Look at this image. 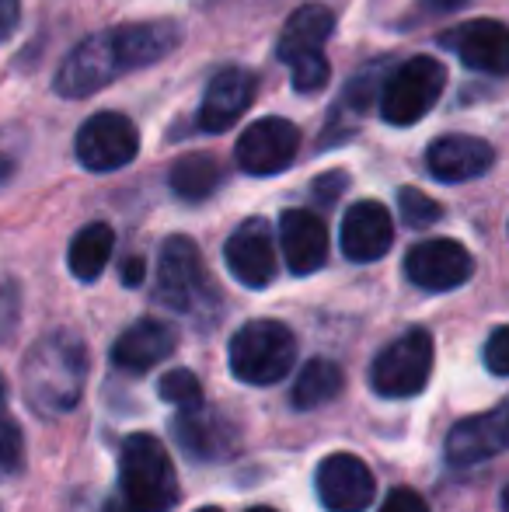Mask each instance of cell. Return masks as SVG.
Here are the masks:
<instances>
[{"instance_id": "obj_1", "label": "cell", "mask_w": 509, "mask_h": 512, "mask_svg": "<svg viewBox=\"0 0 509 512\" xmlns=\"http://www.w3.org/2000/svg\"><path fill=\"white\" fill-rule=\"evenodd\" d=\"M88 380V349L74 331H49L25 356L21 384L35 411L56 418L77 408Z\"/></svg>"}, {"instance_id": "obj_2", "label": "cell", "mask_w": 509, "mask_h": 512, "mask_svg": "<svg viewBox=\"0 0 509 512\" xmlns=\"http://www.w3.org/2000/svg\"><path fill=\"white\" fill-rule=\"evenodd\" d=\"M119 495L126 512H168L178 502V481L168 450L147 432H133L123 443Z\"/></svg>"}, {"instance_id": "obj_3", "label": "cell", "mask_w": 509, "mask_h": 512, "mask_svg": "<svg viewBox=\"0 0 509 512\" xmlns=\"http://www.w3.org/2000/svg\"><path fill=\"white\" fill-rule=\"evenodd\" d=\"M293 359H297V338L283 321H269V317L238 328V335L231 338V349H227L231 373L241 384L252 387L279 384L293 370Z\"/></svg>"}, {"instance_id": "obj_4", "label": "cell", "mask_w": 509, "mask_h": 512, "mask_svg": "<svg viewBox=\"0 0 509 512\" xmlns=\"http://www.w3.org/2000/svg\"><path fill=\"white\" fill-rule=\"evenodd\" d=\"M447 88V67L433 56L405 60L381 88V115L391 126H415L433 112Z\"/></svg>"}, {"instance_id": "obj_5", "label": "cell", "mask_w": 509, "mask_h": 512, "mask_svg": "<svg viewBox=\"0 0 509 512\" xmlns=\"http://www.w3.org/2000/svg\"><path fill=\"white\" fill-rule=\"evenodd\" d=\"M433 377V335L426 328H408L377 352L370 366V387L381 398H415Z\"/></svg>"}, {"instance_id": "obj_6", "label": "cell", "mask_w": 509, "mask_h": 512, "mask_svg": "<svg viewBox=\"0 0 509 512\" xmlns=\"http://www.w3.org/2000/svg\"><path fill=\"white\" fill-rule=\"evenodd\" d=\"M123 74H126V67L116 46V32L109 28V32L88 35V39L70 49V56L60 63V70H56L53 91L63 98H88V95H98L102 88H109V84Z\"/></svg>"}, {"instance_id": "obj_7", "label": "cell", "mask_w": 509, "mask_h": 512, "mask_svg": "<svg viewBox=\"0 0 509 512\" xmlns=\"http://www.w3.org/2000/svg\"><path fill=\"white\" fill-rule=\"evenodd\" d=\"M74 150L84 168L105 175V171H119L133 161L136 150H140V133H136V126L126 115L98 112L81 126Z\"/></svg>"}, {"instance_id": "obj_8", "label": "cell", "mask_w": 509, "mask_h": 512, "mask_svg": "<svg viewBox=\"0 0 509 512\" xmlns=\"http://www.w3.org/2000/svg\"><path fill=\"white\" fill-rule=\"evenodd\" d=\"M300 150V129L293 122L279 119V115H269V119H258L245 133L238 136V147H234V157H238V168L245 175H279L293 164Z\"/></svg>"}, {"instance_id": "obj_9", "label": "cell", "mask_w": 509, "mask_h": 512, "mask_svg": "<svg viewBox=\"0 0 509 512\" xmlns=\"http://www.w3.org/2000/svg\"><path fill=\"white\" fill-rule=\"evenodd\" d=\"M405 276L419 290L450 293L475 276V258L464 244L450 241V237H433V241L415 244L405 255Z\"/></svg>"}, {"instance_id": "obj_10", "label": "cell", "mask_w": 509, "mask_h": 512, "mask_svg": "<svg viewBox=\"0 0 509 512\" xmlns=\"http://www.w3.org/2000/svg\"><path fill=\"white\" fill-rule=\"evenodd\" d=\"M314 488L328 512H367L377 481L356 453H328L314 471Z\"/></svg>"}, {"instance_id": "obj_11", "label": "cell", "mask_w": 509, "mask_h": 512, "mask_svg": "<svg viewBox=\"0 0 509 512\" xmlns=\"http://www.w3.org/2000/svg\"><path fill=\"white\" fill-rule=\"evenodd\" d=\"M206 290V272L199 262V248L192 237H168L161 244V262H157V304L171 310H192Z\"/></svg>"}, {"instance_id": "obj_12", "label": "cell", "mask_w": 509, "mask_h": 512, "mask_svg": "<svg viewBox=\"0 0 509 512\" xmlns=\"http://www.w3.org/2000/svg\"><path fill=\"white\" fill-rule=\"evenodd\" d=\"M224 258L231 276L248 290H265L276 279L279 258H276V241H272V227L262 216L245 220L224 244Z\"/></svg>"}, {"instance_id": "obj_13", "label": "cell", "mask_w": 509, "mask_h": 512, "mask_svg": "<svg viewBox=\"0 0 509 512\" xmlns=\"http://www.w3.org/2000/svg\"><path fill=\"white\" fill-rule=\"evenodd\" d=\"M171 436L189 460L217 464V460H231L238 453V425L206 405L178 411L171 422Z\"/></svg>"}, {"instance_id": "obj_14", "label": "cell", "mask_w": 509, "mask_h": 512, "mask_svg": "<svg viewBox=\"0 0 509 512\" xmlns=\"http://www.w3.org/2000/svg\"><path fill=\"white\" fill-rule=\"evenodd\" d=\"M506 446H509V408L496 405L492 411H485V415H471L464 422H457L447 432L443 453H447V464L475 467L482 460L499 457Z\"/></svg>"}, {"instance_id": "obj_15", "label": "cell", "mask_w": 509, "mask_h": 512, "mask_svg": "<svg viewBox=\"0 0 509 512\" xmlns=\"http://www.w3.org/2000/svg\"><path fill=\"white\" fill-rule=\"evenodd\" d=\"M342 255L349 262H377L391 251L394 244V220L384 203L377 199H363L353 203L342 216Z\"/></svg>"}, {"instance_id": "obj_16", "label": "cell", "mask_w": 509, "mask_h": 512, "mask_svg": "<svg viewBox=\"0 0 509 512\" xmlns=\"http://www.w3.org/2000/svg\"><path fill=\"white\" fill-rule=\"evenodd\" d=\"M496 161V150L492 143H485L482 136H440V140L429 143L426 150V168L436 182L443 185H457V182H471V178L485 175Z\"/></svg>"}, {"instance_id": "obj_17", "label": "cell", "mask_w": 509, "mask_h": 512, "mask_svg": "<svg viewBox=\"0 0 509 512\" xmlns=\"http://www.w3.org/2000/svg\"><path fill=\"white\" fill-rule=\"evenodd\" d=\"M258 91V77L248 67H227L210 81L199 105V129L203 133H224L231 122H238L248 112Z\"/></svg>"}, {"instance_id": "obj_18", "label": "cell", "mask_w": 509, "mask_h": 512, "mask_svg": "<svg viewBox=\"0 0 509 512\" xmlns=\"http://www.w3.org/2000/svg\"><path fill=\"white\" fill-rule=\"evenodd\" d=\"M279 248L293 276H311L328 258L325 220L311 209H286L279 220Z\"/></svg>"}, {"instance_id": "obj_19", "label": "cell", "mask_w": 509, "mask_h": 512, "mask_svg": "<svg viewBox=\"0 0 509 512\" xmlns=\"http://www.w3.org/2000/svg\"><path fill=\"white\" fill-rule=\"evenodd\" d=\"M178 335L168 321H157V317H140L133 321L123 335L112 345V363L126 373H143L150 366L164 363V359L175 352Z\"/></svg>"}, {"instance_id": "obj_20", "label": "cell", "mask_w": 509, "mask_h": 512, "mask_svg": "<svg viewBox=\"0 0 509 512\" xmlns=\"http://www.w3.org/2000/svg\"><path fill=\"white\" fill-rule=\"evenodd\" d=\"M454 49L461 56V63L468 70H478V74H492L503 77L509 67V32L503 21L496 18H482L471 21V25L457 28Z\"/></svg>"}, {"instance_id": "obj_21", "label": "cell", "mask_w": 509, "mask_h": 512, "mask_svg": "<svg viewBox=\"0 0 509 512\" xmlns=\"http://www.w3.org/2000/svg\"><path fill=\"white\" fill-rule=\"evenodd\" d=\"M112 32H116V46L119 56H123L126 74L129 70L154 67L182 42V28L175 21H140V25H123L112 28Z\"/></svg>"}, {"instance_id": "obj_22", "label": "cell", "mask_w": 509, "mask_h": 512, "mask_svg": "<svg viewBox=\"0 0 509 512\" xmlns=\"http://www.w3.org/2000/svg\"><path fill=\"white\" fill-rule=\"evenodd\" d=\"M332 32H335V14L325 4H304L286 21L283 35L276 42V56L283 63L321 56V46L332 39Z\"/></svg>"}, {"instance_id": "obj_23", "label": "cell", "mask_w": 509, "mask_h": 512, "mask_svg": "<svg viewBox=\"0 0 509 512\" xmlns=\"http://www.w3.org/2000/svg\"><path fill=\"white\" fill-rule=\"evenodd\" d=\"M112 248H116V234H112L109 223H88V227L77 230L74 241H70V255H67V265H70V272H74V279L95 283L105 272V265H109Z\"/></svg>"}, {"instance_id": "obj_24", "label": "cell", "mask_w": 509, "mask_h": 512, "mask_svg": "<svg viewBox=\"0 0 509 512\" xmlns=\"http://www.w3.org/2000/svg\"><path fill=\"white\" fill-rule=\"evenodd\" d=\"M220 182H224V171H220L217 157H210V154L178 157L168 175L171 192H175L178 199H185V203H203V199H210L213 192L220 189Z\"/></svg>"}, {"instance_id": "obj_25", "label": "cell", "mask_w": 509, "mask_h": 512, "mask_svg": "<svg viewBox=\"0 0 509 512\" xmlns=\"http://www.w3.org/2000/svg\"><path fill=\"white\" fill-rule=\"evenodd\" d=\"M342 387H346V377H342L339 363H332V359H311L297 373V380H293L290 401L297 411H314L339 398Z\"/></svg>"}, {"instance_id": "obj_26", "label": "cell", "mask_w": 509, "mask_h": 512, "mask_svg": "<svg viewBox=\"0 0 509 512\" xmlns=\"http://www.w3.org/2000/svg\"><path fill=\"white\" fill-rule=\"evenodd\" d=\"M4 398H7V384L0 377V481L14 478L21 471V464H25V436H21L18 422L7 415Z\"/></svg>"}, {"instance_id": "obj_27", "label": "cell", "mask_w": 509, "mask_h": 512, "mask_svg": "<svg viewBox=\"0 0 509 512\" xmlns=\"http://www.w3.org/2000/svg\"><path fill=\"white\" fill-rule=\"evenodd\" d=\"M157 394H161L168 405H175L178 411H192V408L206 405L203 384H199V377L192 370H168L161 377V384H157Z\"/></svg>"}, {"instance_id": "obj_28", "label": "cell", "mask_w": 509, "mask_h": 512, "mask_svg": "<svg viewBox=\"0 0 509 512\" xmlns=\"http://www.w3.org/2000/svg\"><path fill=\"white\" fill-rule=\"evenodd\" d=\"M398 213H401V220L408 223V227H415V230H422V227H429V223H436L443 216V209L436 199H429L426 192H419V189H401L398 192Z\"/></svg>"}, {"instance_id": "obj_29", "label": "cell", "mask_w": 509, "mask_h": 512, "mask_svg": "<svg viewBox=\"0 0 509 512\" xmlns=\"http://www.w3.org/2000/svg\"><path fill=\"white\" fill-rule=\"evenodd\" d=\"M290 70H293V88H297L300 95H314V91H321L328 84V60H325V53L290 63Z\"/></svg>"}, {"instance_id": "obj_30", "label": "cell", "mask_w": 509, "mask_h": 512, "mask_svg": "<svg viewBox=\"0 0 509 512\" xmlns=\"http://www.w3.org/2000/svg\"><path fill=\"white\" fill-rule=\"evenodd\" d=\"M485 363L496 377H506L509 373V328H496L485 345Z\"/></svg>"}, {"instance_id": "obj_31", "label": "cell", "mask_w": 509, "mask_h": 512, "mask_svg": "<svg viewBox=\"0 0 509 512\" xmlns=\"http://www.w3.org/2000/svg\"><path fill=\"white\" fill-rule=\"evenodd\" d=\"M377 512H429V506L419 492H412V488H394Z\"/></svg>"}, {"instance_id": "obj_32", "label": "cell", "mask_w": 509, "mask_h": 512, "mask_svg": "<svg viewBox=\"0 0 509 512\" xmlns=\"http://www.w3.org/2000/svg\"><path fill=\"white\" fill-rule=\"evenodd\" d=\"M18 324V286L0 283V338L11 335Z\"/></svg>"}, {"instance_id": "obj_33", "label": "cell", "mask_w": 509, "mask_h": 512, "mask_svg": "<svg viewBox=\"0 0 509 512\" xmlns=\"http://www.w3.org/2000/svg\"><path fill=\"white\" fill-rule=\"evenodd\" d=\"M18 21H21V0H0V42L11 39Z\"/></svg>"}, {"instance_id": "obj_34", "label": "cell", "mask_w": 509, "mask_h": 512, "mask_svg": "<svg viewBox=\"0 0 509 512\" xmlns=\"http://www.w3.org/2000/svg\"><path fill=\"white\" fill-rule=\"evenodd\" d=\"M346 182L349 178L342 175V171H332V175H325V178H318V182H314V196H321V203H335V196H339V185L342 189H346Z\"/></svg>"}, {"instance_id": "obj_35", "label": "cell", "mask_w": 509, "mask_h": 512, "mask_svg": "<svg viewBox=\"0 0 509 512\" xmlns=\"http://www.w3.org/2000/svg\"><path fill=\"white\" fill-rule=\"evenodd\" d=\"M143 276H147V265H143V258H126V265H123V283L126 286H140L143 283Z\"/></svg>"}, {"instance_id": "obj_36", "label": "cell", "mask_w": 509, "mask_h": 512, "mask_svg": "<svg viewBox=\"0 0 509 512\" xmlns=\"http://www.w3.org/2000/svg\"><path fill=\"white\" fill-rule=\"evenodd\" d=\"M11 175H14V157L7 154V150H0V185H4Z\"/></svg>"}, {"instance_id": "obj_37", "label": "cell", "mask_w": 509, "mask_h": 512, "mask_svg": "<svg viewBox=\"0 0 509 512\" xmlns=\"http://www.w3.org/2000/svg\"><path fill=\"white\" fill-rule=\"evenodd\" d=\"M429 7H436V11H454V7L468 4V0H426Z\"/></svg>"}, {"instance_id": "obj_38", "label": "cell", "mask_w": 509, "mask_h": 512, "mask_svg": "<svg viewBox=\"0 0 509 512\" xmlns=\"http://www.w3.org/2000/svg\"><path fill=\"white\" fill-rule=\"evenodd\" d=\"M245 512H276V509H269V506H252V509H245Z\"/></svg>"}, {"instance_id": "obj_39", "label": "cell", "mask_w": 509, "mask_h": 512, "mask_svg": "<svg viewBox=\"0 0 509 512\" xmlns=\"http://www.w3.org/2000/svg\"><path fill=\"white\" fill-rule=\"evenodd\" d=\"M196 512H220L217 506H203V509H196Z\"/></svg>"}]
</instances>
